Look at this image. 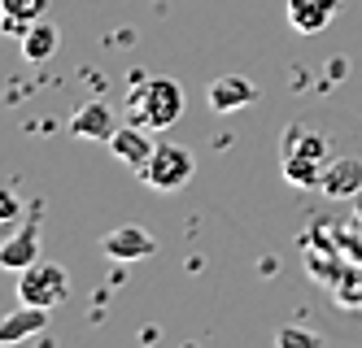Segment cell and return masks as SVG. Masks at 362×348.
<instances>
[{"label":"cell","mask_w":362,"mask_h":348,"mask_svg":"<svg viewBox=\"0 0 362 348\" xmlns=\"http://www.w3.org/2000/svg\"><path fill=\"white\" fill-rule=\"evenodd\" d=\"M44 9H48V0H0V13L22 18V22H35V18H44Z\"/></svg>","instance_id":"obj_14"},{"label":"cell","mask_w":362,"mask_h":348,"mask_svg":"<svg viewBox=\"0 0 362 348\" xmlns=\"http://www.w3.org/2000/svg\"><path fill=\"white\" fill-rule=\"evenodd\" d=\"M153 148H158V140H148L144 136V126H118L114 136H110V152L118 157V162H127L132 170H140L148 157H153Z\"/></svg>","instance_id":"obj_9"},{"label":"cell","mask_w":362,"mask_h":348,"mask_svg":"<svg viewBox=\"0 0 362 348\" xmlns=\"http://www.w3.org/2000/svg\"><path fill=\"white\" fill-rule=\"evenodd\" d=\"M179 114H184V88H179L175 78L153 74L127 96V118L144 131H166V126L179 122Z\"/></svg>","instance_id":"obj_1"},{"label":"cell","mask_w":362,"mask_h":348,"mask_svg":"<svg viewBox=\"0 0 362 348\" xmlns=\"http://www.w3.org/2000/svg\"><path fill=\"white\" fill-rule=\"evenodd\" d=\"M13 218H22V205H18L13 192H5V187H0V222H13Z\"/></svg>","instance_id":"obj_15"},{"label":"cell","mask_w":362,"mask_h":348,"mask_svg":"<svg viewBox=\"0 0 362 348\" xmlns=\"http://www.w3.org/2000/svg\"><path fill=\"white\" fill-rule=\"evenodd\" d=\"M118 131V118L105 100H83L79 109L70 114V136L74 140H100V144H110V136Z\"/></svg>","instance_id":"obj_4"},{"label":"cell","mask_w":362,"mask_h":348,"mask_svg":"<svg viewBox=\"0 0 362 348\" xmlns=\"http://www.w3.org/2000/svg\"><path fill=\"white\" fill-rule=\"evenodd\" d=\"M332 18L336 13L323 5V0H288V26L297 35H319Z\"/></svg>","instance_id":"obj_12"},{"label":"cell","mask_w":362,"mask_h":348,"mask_svg":"<svg viewBox=\"0 0 362 348\" xmlns=\"http://www.w3.org/2000/svg\"><path fill=\"white\" fill-rule=\"evenodd\" d=\"M44 331H48V309H40V305H22L18 301L13 313L0 318V344H22V340L44 335Z\"/></svg>","instance_id":"obj_8"},{"label":"cell","mask_w":362,"mask_h":348,"mask_svg":"<svg viewBox=\"0 0 362 348\" xmlns=\"http://www.w3.org/2000/svg\"><path fill=\"white\" fill-rule=\"evenodd\" d=\"M323 5H327L332 13H341V5H345V0H323Z\"/></svg>","instance_id":"obj_16"},{"label":"cell","mask_w":362,"mask_h":348,"mask_svg":"<svg viewBox=\"0 0 362 348\" xmlns=\"http://www.w3.org/2000/svg\"><path fill=\"white\" fill-rule=\"evenodd\" d=\"M323 192L327 196H354L362 192V162L358 157H332L323 170Z\"/></svg>","instance_id":"obj_10"},{"label":"cell","mask_w":362,"mask_h":348,"mask_svg":"<svg viewBox=\"0 0 362 348\" xmlns=\"http://www.w3.org/2000/svg\"><path fill=\"white\" fill-rule=\"evenodd\" d=\"M100 253L105 257H114V261H144V257H153L158 253V239H153L144 227H114L105 239H100Z\"/></svg>","instance_id":"obj_5"},{"label":"cell","mask_w":362,"mask_h":348,"mask_svg":"<svg viewBox=\"0 0 362 348\" xmlns=\"http://www.w3.org/2000/svg\"><path fill=\"white\" fill-rule=\"evenodd\" d=\"M35 261H40V222L27 218V222H22V231H13L5 244H0V270L22 275Z\"/></svg>","instance_id":"obj_6"},{"label":"cell","mask_w":362,"mask_h":348,"mask_svg":"<svg viewBox=\"0 0 362 348\" xmlns=\"http://www.w3.org/2000/svg\"><path fill=\"white\" fill-rule=\"evenodd\" d=\"M70 296V275L57 261H35L18 275V301L22 305H40V309H57Z\"/></svg>","instance_id":"obj_2"},{"label":"cell","mask_w":362,"mask_h":348,"mask_svg":"<svg viewBox=\"0 0 362 348\" xmlns=\"http://www.w3.org/2000/svg\"><path fill=\"white\" fill-rule=\"evenodd\" d=\"M253 100H257V88L249 83V78H240V74H223V78L210 83V92H205V104H210L214 114H236V109H245V104H253Z\"/></svg>","instance_id":"obj_7"},{"label":"cell","mask_w":362,"mask_h":348,"mask_svg":"<svg viewBox=\"0 0 362 348\" xmlns=\"http://www.w3.org/2000/svg\"><path fill=\"white\" fill-rule=\"evenodd\" d=\"M153 192H179L192 174H197V162H192V152L184 144H158L153 148V157L136 170Z\"/></svg>","instance_id":"obj_3"},{"label":"cell","mask_w":362,"mask_h":348,"mask_svg":"<svg viewBox=\"0 0 362 348\" xmlns=\"http://www.w3.org/2000/svg\"><path fill=\"white\" fill-rule=\"evenodd\" d=\"M57 48H62V31H57V22H48V18H35L27 26V35H22V57L27 61H48Z\"/></svg>","instance_id":"obj_11"},{"label":"cell","mask_w":362,"mask_h":348,"mask_svg":"<svg viewBox=\"0 0 362 348\" xmlns=\"http://www.w3.org/2000/svg\"><path fill=\"white\" fill-rule=\"evenodd\" d=\"M275 344H279V348H293V344H301V348H319L323 335L310 331V327H279V331H275Z\"/></svg>","instance_id":"obj_13"}]
</instances>
